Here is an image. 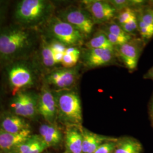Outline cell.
Masks as SVG:
<instances>
[{"label":"cell","instance_id":"cell-1","mask_svg":"<svg viewBox=\"0 0 153 153\" xmlns=\"http://www.w3.org/2000/svg\"><path fill=\"white\" fill-rule=\"evenodd\" d=\"M36 40L32 29L18 25L0 29V61L9 64L24 60L33 52Z\"/></svg>","mask_w":153,"mask_h":153},{"label":"cell","instance_id":"cell-2","mask_svg":"<svg viewBox=\"0 0 153 153\" xmlns=\"http://www.w3.org/2000/svg\"><path fill=\"white\" fill-rule=\"evenodd\" d=\"M54 7L44 0H22L16 4L14 18L18 26L33 30L45 25L52 17Z\"/></svg>","mask_w":153,"mask_h":153},{"label":"cell","instance_id":"cell-3","mask_svg":"<svg viewBox=\"0 0 153 153\" xmlns=\"http://www.w3.org/2000/svg\"><path fill=\"white\" fill-rule=\"evenodd\" d=\"M52 91L57 104V115L61 119L69 126L81 127L82 106L78 94L71 88Z\"/></svg>","mask_w":153,"mask_h":153},{"label":"cell","instance_id":"cell-4","mask_svg":"<svg viewBox=\"0 0 153 153\" xmlns=\"http://www.w3.org/2000/svg\"><path fill=\"white\" fill-rule=\"evenodd\" d=\"M6 78L13 95L25 89L34 86L37 82V73L35 66L25 60L8 64Z\"/></svg>","mask_w":153,"mask_h":153},{"label":"cell","instance_id":"cell-5","mask_svg":"<svg viewBox=\"0 0 153 153\" xmlns=\"http://www.w3.org/2000/svg\"><path fill=\"white\" fill-rule=\"evenodd\" d=\"M45 25L47 35L50 38L67 47H79L86 39L76 28L57 16H52Z\"/></svg>","mask_w":153,"mask_h":153},{"label":"cell","instance_id":"cell-6","mask_svg":"<svg viewBox=\"0 0 153 153\" xmlns=\"http://www.w3.org/2000/svg\"><path fill=\"white\" fill-rule=\"evenodd\" d=\"M58 17L76 28L87 38L93 32L95 25L88 11L85 9L70 6L61 10Z\"/></svg>","mask_w":153,"mask_h":153},{"label":"cell","instance_id":"cell-7","mask_svg":"<svg viewBox=\"0 0 153 153\" xmlns=\"http://www.w3.org/2000/svg\"><path fill=\"white\" fill-rule=\"evenodd\" d=\"M79 68H55L45 76V84L55 90L70 89L76 83L79 76Z\"/></svg>","mask_w":153,"mask_h":153},{"label":"cell","instance_id":"cell-8","mask_svg":"<svg viewBox=\"0 0 153 153\" xmlns=\"http://www.w3.org/2000/svg\"><path fill=\"white\" fill-rule=\"evenodd\" d=\"M11 107L15 115L22 117H33L38 112L39 95L22 91L14 95Z\"/></svg>","mask_w":153,"mask_h":153},{"label":"cell","instance_id":"cell-9","mask_svg":"<svg viewBox=\"0 0 153 153\" xmlns=\"http://www.w3.org/2000/svg\"><path fill=\"white\" fill-rule=\"evenodd\" d=\"M85 7L90 14L95 24H106L111 22L117 12L109 1L100 0L84 1Z\"/></svg>","mask_w":153,"mask_h":153},{"label":"cell","instance_id":"cell-10","mask_svg":"<svg viewBox=\"0 0 153 153\" xmlns=\"http://www.w3.org/2000/svg\"><path fill=\"white\" fill-rule=\"evenodd\" d=\"M142 42L139 39H131L125 44L116 47L117 54L126 67L131 70L137 68L142 49Z\"/></svg>","mask_w":153,"mask_h":153},{"label":"cell","instance_id":"cell-11","mask_svg":"<svg viewBox=\"0 0 153 153\" xmlns=\"http://www.w3.org/2000/svg\"><path fill=\"white\" fill-rule=\"evenodd\" d=\"M82 62L85 66L94 68L111 64L115 60V50L87 48L81 52Z\"/></svg>","mask_w":153,"mask_h":153},{"label":"cell","instance_id":"cell-12","mask_svg":"<svg viewBox=\"0 0 153 153\" xmlns=\"http://www.w3.org/2000/svg\"><path fill=\"white\" fill-rule=\"evenodd\" d=\"M38 113L49 124H54L57 116V104L53 91L44 83L39 94Z\"/></svg>","mask_w":153,"mask_h":153},{"label":"cell","instance_id":"cell-13","mask_svg":"<svg viewBox=\"0 0 153 153\" xmlns=\"http://www.w3.org/2000/svg\"><path fill=\"white\" fill-rule=\"evenodd\" d=\"M79 129L82 134L83 153H94L97 149L104 142L116 140L94 133L82 126L80 127Z\"/></svg>","mask_w":153,"mask_h":153},{"label":"cell","instance_id":"cell-14","mask_svg":"<svg viewBox=\"0 0 153 153\" xmlns=\"http://www.w3.org/2000/svg\"><path fill=\"white\" fill-rule=\"evenodd\" d=\"M30 134L31 131L29 129L16 133L0 131V149L2 150L16 149L26 141L31 136Z\"/></svg>","mask_w":153,"mask_h":153},{"label":"cell","instance_id":"cell-15","mask_svg":"<svg viewBox=\"0 0 153 153\" xmlns=\"http://www.w3.org/2000/svg\"><path fill=\"white\" fill-rule=\"evenodd\" d=\"M39 134L48 148L58 145L62 139L60 129L54 124H42L39 128Z\"/></svg>","mask_w":153,"mask_h":153},{"label":"cell","instance_id":"cell-16","mask_svg":"<svg viewBox=\"0 0 153 153\" xmlns=\"http://www.w3.org/2000/svg\"><path fill=\"white\" fill-rule=\"evenodd\" d=\"M79 128L71 126L66 131V147L70 153H82V136Z\"/></svg>","mask_w":153,"mask_h":153},{"label":"cell","instance_id":"cell-17","mask_svg":"<svg viewBox=\"0 0 153 153\" xmlns=\"http://www.w3.org/2000/svg\"><path fill=\"white\" fill-rule=\"evenodd\" d=\"M48 148L40 136H30L16 148V153H42Z\"/></svg>","mask_w":153,"mask_h":153},{"label":"cell","instance_id":"cell-18","mask_svg":"<svg viewBox=\"0 0 153 153\" xmlns=\"http://www.w3.org/2000/svg\"><path fill=\"white\" fill-rule=\"evenodd\" d=\"M2 131L11 133H19L28 129L27 123L22 117L18 115H8L4 118L1 122Z\"/></svg>","mask_w":153,"mask_h":153},{"label":"cell","instance_id":"cell-19","mask_svg":"<svg viewBox=\"0 0 153 153\" xmlns=\"http://www.w3.org/2000/svg\"><path fill=\"white\" fill-rule=\"evenodd\" d=\"M39 61L40 64L46 69H55L54 54L51 48L49 41L43 38L39 50Z\"/></svg>","mask_w":153,"mask_h":153},{"label":"cell","instance_id":"cell-20","mask_svg":"<svg viewBox=\"0 0 153 153\" xmlns=\"http://www.w3.org/2000/svg\"><path fill=\"white\" fill-rule=\"evenodd\" d=\"M141 144L132 138H126L117 142L115 153H141Z\"/></svg>","mask_w":153,"mask_h":153},{"label":"cell","instance_id":"cell-21","mask_svg":"<svg viewBox=\"0 0 153 153\" xmlns=\"http://www.w3.org/2000/svg\"><path fill=\"white\" fill-rule=\"evenodd\" d=\"M86 46L87 48L115 50V47L109 42L107 36L101 30L86 43Z\"/></svg>","mask_w":153,"mask_h":153},{"label":"cell","instance_id":"cell-22","mask_svg":"<svg viewBox=\"0 0 153 153\" xmlns=\"http://www.w3.org/2000/svg\"><path fill=\"white\" fill-rule=\"evenodd\" d=\"M81 51L78 47H67L61 65L64 68H71L76 66L81 57Z\"/></svg>","mask_w":153,"mask_h":153},{"label":"cell","instance_id":"cell-23","mask_svg":"<svg viewBox=\"0 0 153 153\" xmlns=\"http://www.w3.org/2000/svg\"><path fill=\"white\" fill-rule=\"evenodd\" d=\"M102 31L122 37H131L132 35L125 32L122 27L116 22H110L105 24V27L102 30Z\"/></svg>","mask_w":153,"mask_h":153},{"label":"cell","instance_id":"cell-24","mask_svg":"<svg viewBox=\"0 0 153 153\" xmlns=\"http://www.w3.org/2000/svg\"><path fill=\"white\" fill-rule=\"evenodd\" d=\"M136 16L137 15L134 10H133L131 7H128L119 11V13L117 14L116 16L117 19L116 23L121 26Z\"/></svg>","mask_w":153,"mask_h":153},{"label":"cell","instance_id":"cell-25","mask_svg":"<svg viewBox=\"0 0 153 153\" xmlns=\"http://www.w3.org/2000/svg\"><path fill=\"white\" fill-rule=\"evenodd\" d=\"M138 21V31L145 39H149L153 36V26H149L141 21L137 19Z\"/></svg>","mask_w":153,"mask_h":153},{"label":"cell","instance_id":"cell-26","mask_svg":"<svg viewBox=\"0 0 153 153\" xmlns=\"http://www.w3.org/2000/svg\"><path fill=\"white\" fill-rule=\"evenodd\" d=\"M103 32L105 34V35L107 36L109 42L114 47L120 46L123 44H125L126 42L131 40V39H133V36H131V37H122V36H116L115 35H112V34H111L109 33H107L105 31H103Z\"/></svg>","mask_w":153,"mask_h":153},{"label":"cell","instance_id":"cell-27","mask_svg":"<svg viewBox=\"0 0 153 153\" xmlns=\"http://www.w3.org/2000/svg\"><path fill=\"white\" fill-rule=\"evenodd\" d=\"M116 140L109 141L100 145L94 153H112L115 152L117 145Z\"/></svg>","mask_w":153,"mask_h":153},{"label":"cell","instance_id":"cell-28","mask_svg":"<svg viewBox=\"0 0 153 153\" xmlns=\"http://www.w3.org/2000/svg\"><path fill=\"white\" fill-rule=\"evenodd\" d=\"M137 19L141 21L144 23L153 26V10L146 9L140 11Z\"/></svg>","mask_w":153,"mask_h":153},{"label":"cell","instance_id":"cell-29","mask_svg":"<svg viewBox=\"0 0 153 153\" xmlns=\"http://www.w3.org/2000/svg\"><path fill=\"white\" fill-rule=\"evenodd\" d=\"M109 3L113 6L115 10L118 13L124 9L131 7V6L134 5L133 1L129 0H111L108 1Z\"/></svg>","mask_w":153,"mask_h":153},{"label":"cell","instance_id":"cell-30","mask_svg":"<svg viewBox=\"0 0 153 153\" xmlns=\"http://www.w3.org/2000/svg\"><path fill=\"white\" fill-rule=\"evenodd\" d=\"M120 26L125 32L128 34L131 35L132 33H133L138 30L137 16L133 18L130 21H129L124 25H121Z\"/></svg>","mask_w":153,"mask_h":153},{"label":"cell","instance_id":"cell-31","mask_svg":"<svg viewBox=\"0 0 153 153\" xmlns=\"http://www.w3.org/2000/svg\"><path fill=\"white\" fill-rule=\"evenodd\" d=\"M4 10H5V7H4V2L0 1V24L2 22V19L4 17Z\"/></svg>","mask_w":153,"mask_h":153},{"label":"cell","instance_id":"cell-32","mask_svg":"<svg viewBox=\"0 0 153 153\" xmlns=\"http://www.w3.org/2000/svg\"><path fill=\"white\" fill-rule=\"evenodd\" d=\"M148 76L153 79V67L150 70V71L149 72V74H148Z\"/></svg>","mask_w":153,"mask_h":153},{"label":"cell","instance_id":"cell-33","mask_svg":"<svg viewBox=\"0 0 153 153\" xmlns=\"http://www.w3.org/2000/svg\"><path fill=\"white\" fill-rule=\"evenodd\" d=\"M150 108H151V112H152V114L153 116V100H152V104H151V107H150Z\"/></svg>","mask_w":153,"mask_h":153},{"label":"cell","instance_id":"cell-34","mask_svg":"<svg viewBox=\"0 0 153 153\" xmlns=\"http://www.w3.org/2000/svg\"></svg>","mask_w":153,"mask_h":153},{"label":"cell","instance_id":"cell-35","mask_svg":"<svg viewBox=\"0 0 153 153\" xmlns=\"http://www.w3.org/2000/svg\"></svg>","mask_w":153,"mask_h":153}]
</instances>
